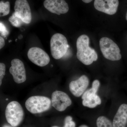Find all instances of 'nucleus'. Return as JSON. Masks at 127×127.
I'll list each match as a JSON object with an SVG mask.
<instances>
[{"label": "nucleus", "mask_w": 127, "mask_h": 127, "mask_svg": "<svg viewBox=\"0 0 127 127\" xmlns=\"http://www.w3.org/2000/svg\"><path fill=\"white\" fill-rule=\"evenodd\" d=\"M89 45V38L87 35H81L78 38L76 42L77 57L81 62L87 65H91L98 59L96 51Z\"/></svg>", "instance_id": "obj_1"}, {"label": "nucleus", "mask_w": 127, "mask_h": 127, "mask_svg": "<svg viewBox=\"0 0 127 127\" xmlns=\"http://www.w3.org/2000/svg\"><path fill=\"white\" fill-rule=\"evenodd\" d=\"M69 46L65 37L56 33L52 37L50 41V49L53 57L56 59L62 58L65 55Z\"/></svg>", "instance_id": "obj_2"}, {"label": "nucleus", "mask_w": 127, "mask_h": 127, "mask_svg": "<svg viewBox=\"0 0 127 127\" xmlns=\"http://www.w3.org/2000/svg\"><path fill=\"white\" fill-rule=\"evenodd\" d=\"M5 116L7 122L12 127L20 125L24 118V112L20 103L13 101L7 104L5 111Z\"/></svg>", "instance_id": "obj_3"}, {"label": "nucleus", "mask_w": 127, "mask_h": 127, "mask_svg": "<svg viewBox=\"0 0 127 127\" xmlns=\"http://www.w3.org/2000/svg\"><path fill=\"white\" fill-rule=\"evenodd\" d=\"M52 101L50 98L43 96H32L25 103L26 108L31 113L37 114L45 112L50 109Z\"/></svg>", "instance_id": "obj_4"}, {"label": "nucleus", "mask_w": 127, "mask_h": 127, "mask_svg": "<svg viewBox=\"0 0 127 127\" xmlns=\"http://www.w3.org/2000/svg\"><path fill=\"white\" fill-rule=\"evenodd\" d=\"M99 44L101 52L106 59L114 61H119L122 58L118 46L110 38L102 37L100 39Z\"/></svg>", "instance_id": "obj_5"}, {"label": "nucleus", "mask_w": 127, "mask_h": 127, "mask_svg": "<svg viewBox=\"0 0 127 127\" xmlns=\"http://www.w3.org/2000/svg\"><path fill=\"white\" fill-rule=\"evenodd\" d=\"M27 56L31 61L39 66H45L50 62L48 55L40 48L33 47L30 48L28 52Z\"/></svg>", "instance_id": "obj_6"}, {"label": "nucleus", "mask_w": 127, "mask_h": 127, "mask_svg": "<svg viewBox=\"0 0 127 127\" xmlns=\"http://www.w3.org/2000/svg\"><path fill=\"white\" fill-rule=\"evenodd\" d=\"M16 15L24 23L29 24L32 19L30 5L27 0H16L14 6Z\"/></svg>", "instance_id": "obj_7"}, {"label": "nucleus", "mask_w": 127, "mask_h": 127, "mask_svg": "<svg viewBox=\"0 0 127 127\" xmlns=\"http://www.w3.org/2000/svg\"><path fill=\"white\" fill-rule=\"evenodd\" d=\"M11 65L9 72L12 75L14 81L17 84L26 81V74L23 62L19 59H14L11 61Z\"/></svg>", "instance_id": "obj_8"}, {"label": "nucleus", "mask_w": 127, "mask_h": 127, "mask_svg": "<svg viewBox=\"0 0 127 127\" xmlns=\"http://www.w3.org/2000/svg\"><path fill=\"white\" fill-rule=\"evenodd\" d=\"M52 106L57 111L62 112L72 104L70 98L67 94L62 91H56L52 95Z\"/></svg>", "instance_id": "obj_9"}, {"label": "nucleus", "mask_w": 127, "mask_h": 127, "mask_svg": "<svg viewBox=\"0 0 127 127\" xmlns=\"http://www.w3.org/2000/svg\"><path fill=\"white\" fill-rule=\"evenodd\" d=\"M119 4L118 0H95L94 6L98 11L113 15L117 11Z\"/></svg>", "instance_id": "obj_10"}, {"label": "nucleus", "mask_w": 127, "mask_h": 127, "mask_svg": "<svg viewBox=\"0 0 127 127\" xmlns=\"http://www.w3.org/2000/svg\"><path fill=\"white\" fill-rule=\"evenodd\" d=\"M43 5L48 11L58 15L65 14L69 10L68 4L65 0H45Z\"/></svg>", "instance_id": "obj_11"}, {"label": "nucleus", "mask_w": 127, "mask_h": 127, "mask_svg": "<svg viewBox=\"0 0 127 127\" xmlns=\"http://www.w3.org/2000/svg\"><path fill=\"white\" fill-rule=\"evenodd\" d=\"M89 84V80L86 75H83L77 80L72 81L69 84V89L75 96L79 97L85 92Z\"/></svg>", "instance_id": "obj_12"}, {"label": "nucleus", "mask_w": 127, "mask_h": 127, "mask_svg": "<svg viewBox=\"0 0 127 127\" xmlns=\"http://www.w3.org/2000/svg\"><path fill=\"white\" fill-rule=\"evenodd\" d=\"M96 93L92 88L85 91L82 97L83 105L89 108H94L100 105L101 100Z\"/></svg>", "instance_id": "obj_13"}, {"label": "nucleus", "mask_w": 127, "mask_h": 127, "mask_svg": "<svg viewBox=\"0 0 127 127\" xmlns=\"http://www.w3.org/2000/svg\"><path fill=\"white\" fill-rule=\"evenodd\" d=\"M114 127H126L127 124V104L120 105L113 121Z\"/></svg>", "instance_id": "obj_14"}, {"label": "nucleus", "mask_w": 127, "mask_h": 127, "mask_svg": "<svg viewBox=\"0 0 127 127\" xmlns=\"http://www.w3.org/2000/svg\"><path fill=\"white\" fill-rule=\"evenodd\" d=\"M97 127H114L113 123L104 116H100L97 119Z\"/></svg>", "instance_id": "obj_15"}, {"label": "nucleus", "mask_w": 127, "mask_h": 127, "mask_svg": "<svg viewBox=\"0 0 127 127\" xmlns=\"http://www.w3.org/2000/svg\"><path fill=\"white\" fill-rule=\"evenodd\" d=\"M10 11V3L9 1L6 2L1 1L0 2V16L1 17L7 15Z\"/></svg>", "instance_id": "obj_16"}, {"label": "nucleus", "mask_w": 127, "mask_h": 127, "mask_svg": "<svg viewBox=\"0 0 127 127\" xmlns=\"http://www.w3.org/2000/svg\"><path fill=\"white\" fill-rule=\"evenodd\" d=\"M9 20L12 26L16 27H20L22 23H24L21 19L16 15L14 12L9 17Z\"/></svg>", "instance_id": "obj_17"}, {"label": "nucleus", "mask_w": 127, "mask_h": 127, "mask_svg": "<svg viewBox=\"0 0 127 127\" xmlns=\"http://www.w3.org/2000/svg\"><path fill=\"white\" fill-rule=\"evenodd\" d=\"M72 118L70 116L66 117L64 120V125L63 127H75V123L72 120Z\"/></svg>", "instance_id": "obj_18"}, {"label": "nucleus", "mask_w": 127, "mask_h": 127, "mask_svg": "<svg viewBox=\"0 0 127 127\" xmlns=\"http://www.w3.org/2000/svg\"><path fill=\"white\" fill-rule=\"evenodd\" d=\"M0 32L1 36L4 37H6L9 33L5 26L1 22L0 23Z\"/></svg>", "instance_id": "obj_19"}, {"label": "nucleus", "mask_w": 127, "mask_h": 127, "mask_svg": "<svg viewBox=\"0 0 127 127\" xmlns=\"http://www.w3.org/2000/svg\"><path fill=\"white\" fill-rule=\"evenodd\" d=\"M6 70V67L4 64L0 63V86L2 83V80L5 75V71Z\"/></svg>", "instance_id": "obj_20"}, {"label": "nucleus", "mask_w": 127, "mask_h": 127, "mask_svg": "<svg viewBox=\"0 0 127 127\" xmlns=\"http://www.w3.org/2000/svg\"><path fill=\"white\" fill-rule=\"evenodd\" d=\"M100 82L98 80H95L92 83V88L96 92H97L98 88L100 86Z\"/></svg>", "instance_id": "obj_21"}, {"label": "nucleus", "mask_w": 127, "mask_h": 127, "mask_svg": "<svg viewBox=\"0 0 127 127\" xmlns=\"http://www.w3.org/2000/svg\"><path fill=\"white\" fill-rule=\"evenodd\" d=\"M4 40L2 36L0 37V49H1L5 45Z\"/></svg>", "instance_id": "obj_22"}, {"label": "nucleus", "mask_w": 127, "mask_h": 127, "mask_svg": "<svg viewBox=\"0 0 127 127\" xmlns=\"http://www.w3.org/2000/svg\"><path fill=\"white\" fill-rule=\"evenodd\" d=\"M82 0L85 3H88L91 2L93 0Z\"/></svg>", "instance_id": "obj_23"}, {"label": "nucleus", "mask_w": 127, "mask_h": 127, "mask_svg": "<svg viewBox=\"0 0 127 127\" xmlns=\"http://www.w3.org/2000/svg\"><path fill=\"white\" fill-rule=\"evenodd\" d=\"M18 39H22V38H23V36H22V35H20L18 36Z\"/></svg>", "instance_id": "obj_24"}, {"label": "nucleus", "mask_w": 127, "mask_h": 127, "mask_svg": "<svg viewBox=\"0 0 127 127\" xmlns=\"http://www.w3.org/2000/svg\"><path fill=\"white\" fill-rule=\"evenodd\" d=\"M79 127H88V126H87V125H81V126H79Z\"/></svg>", "instance_id": "obj_25"}, {"label": "nucleus", "mask_w": 127, "mask_h": 127, "mask_svg": "<svg viewBox=\"0 0 127 127\" xmlns=\"http://www.w3.org/2000/svg\"><path fill=\"white\" fill-rule=\"evenodd\" d=\"M3 127H10V126H8V125H4V126H3Z\"/></svg>", "instance_id": "obj_26"}, {"label": "nucleus", "mask_w": 127, "mask_h": 127, "mask_svg": "<svg viewBox=\"0 0 127 127\" xmlns=\"http://www.w3.org/2000/svg\"><path fill=\"white\" fill-rule=\"evenodd\" d=\"M126 20L127 21V14H126Z\"/></svg>", "instance_id": "obj_27"}, {"label": "nucleus", "mask_w": 127, "mask_h": 127, "mask_svg": "<svg viewBox=\"0 0 127 127\" xmlns=\"http://www.w3.org/2000/svg\"><path fill=\"white\" fill-rule=\"evenodd\" d=\"M11 41H12L11 40H9V42H11Z\"/></svg>", "instance_id": "obj_28"}, {"label": "nucleus", "mask_w": 127, "mask_h": 127, "mask_svg": "<svg viewBox=\"0 0 127 127\" xmlns=\"http://www.w3.org/2000/svg\"><path fill=\"white\" fill-rule=\"evenodd\" d=\"M56 127V126H54V127Z\"/></svg>", "instance_id": "obj_29"}]
</instances>
